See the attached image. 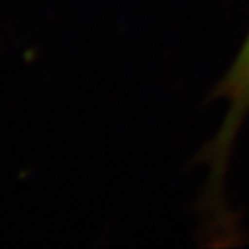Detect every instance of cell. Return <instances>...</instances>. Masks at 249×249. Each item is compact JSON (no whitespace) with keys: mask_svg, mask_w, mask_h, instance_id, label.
I'll return each mask as SVG.
<instances>
[{"mask_svg":"<svg viewBox=\"0 0 249 249\" xmlns=\"http://www.w3.org/2000/svg\"><path fill=\"white\" fill-rule=\"evenodd\" d=\"M218 96L226 98L228 114L224 120L222 132L218 134L214 157L224 159V155L230 149V143L235 138L239 124L245 120V116L249 112V34L243 41L239 55L233 61L231 69L228 71L222 87L218 89Z\"/></svg>","mask_w":249,"mask_h":249,"instance_id":"6da1fadb","label":"cell"}]
</instances>
